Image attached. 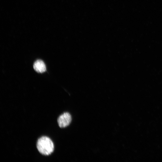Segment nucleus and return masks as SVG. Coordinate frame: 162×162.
I'll use <instances>...</instances> for the list:
<instances>
[{
	"label": "nucleus",
	"mask_w": 162,
	"mask_h": 162,
	"mask_svg": "<svg viewBox=\"0 0 162 162\" xmlns=\"http://www.w3.org/2000/svg\"><path fill=\"white\" fill-rule=\"evenodd\" d=\"M37 147L39 152L45 155H50L54 150L53 142L49 138L46 136H42L38 140Z\"/></svg>",
	"instance_id": "1"
},
{
	"label": "nucleus",
	"mask_w": 162,
	"mask_h": 162,
	"mask_svg": "<svg viewBox=\"0 0 162 162\" xmlns=\"http://www.w3.org/2000/svg\"><path fill=\"white\" fill-rule=\"evenodd\" d=\"M72 120L71 116L68 112H64L61 115L57 120L59 127L61 128H64L68 126Z\"/></svg>",
	"instance_id": "2"
},
{
	"label": "nucleus",
	"mask_w": 162,
	"mask_h": 162,
	"mask_svg": "<svg viewBox=\"0 0 162 162\" xmlns=\"http://www.w3.org/2000/svg\"><path fill=\"white\" fill-rule=\"evenodd\" d=\"M33 68L39 73H43L46 70V67L44 62L41 60H38L34 63Z\"/></svg>",
	"instance_id": "3"
}]
</instances>
